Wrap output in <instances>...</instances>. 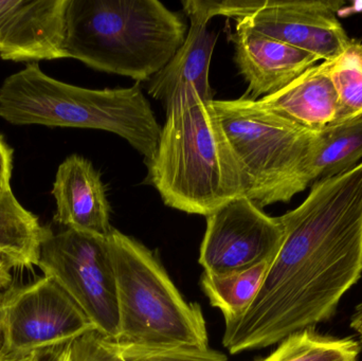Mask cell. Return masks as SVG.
I'll return each mask as SVG.
<instances>
[{"label":"cell","instance_id":"1","mask_svg":"<svg viewBox=\"0 0 362 361\" xmlns=\"http://www.w3.org/2000/svg\"><path fill=\"white\" fill-rule=\"evenodd\" d=\"M284 241L244 316L225 324L230 354L265 349L335 316L362 276V162L313 184L280 216Z\"/></svg>","mask_w":362,"mask_h":361},{"label":"cell","instance_id":"2","mask_svg":"<svg viewBox=\"0 0 362 361\" xmlns=\"http://www.w3.org/2000/svg\"><path fill=\"white\" fill-rule=\"evenodd\" d=\"M158 148L148 163V179L168 207L209 216L246 196V184L212 101L194 89L168 105Z\"/></svg>","mask_w":362,"mask_h":361},{"label":"cell","instance_id":"3","mask_svg":"<svg viewBox=\"0 0 362 361\" xmlns=\"http://www.w3.org/2000/svg\"><path fill=\"white\" fill-rule=\"evenodd\" d=\"M185 37L182 17L158 0H68L66 59L99 71L150 80Z\"/></svg>","mask_w":362,"mask_h":361},{"label":"cell","instance_id":"4","mask_svg":"<svg viewBox=\"0 0 362 361\" xmlns=\"http://www.w3.org/2000/svg\"><path fill=\"white\" fill-rule=\"evenodd\" d=\"M0 117L14 125L101 129L127 140L146 165L161 129L139 84L129 88H83L47 76L37 63L11 74L0 86Z\"/></svg>","mask_w":362,"mask_h":361},{"label":"cell","instance_id":"5","mask_svg":"<svg viewBox=\"0 0 362 361\" xmlns=\"http://www.w3.org/2000/svg\"><path fill=\"white\" fill-rule=\"evenodd\" d=\"M107 243L116 278L118 341L148 347L208 349L202 307L183 298L158 256L115 228Z\"/></svg>","mask_w":362,"mask_h":361},{"label":"cell","instance_id":"6","mask_svg":"<svg viewBox=\"0 0 362 361\" xmlns=\"http://www.w3.org/2000/svg\"><path fill=\"white\" fill-rule=\"evenodd\" d=\"M246 184V197L259 208L288 203L303 192L314 133L261 107L247 97L213 100Z\"/></svg>","mask_w":362,"mask_h":361},{"label":"cell","instance_id":"7","mask_svg":"<svg viewBox=\"0 0 362 361\" xmlns=\"http://www.w3.org/2000/svg\"><path fill=\"white\" fill-rule=\"evenodd\" d=\"M37 266L74 299L98 333L118 341V298L107 237L74 229L59 233L49 229Z\"/></svg>","mask_w":362,"mask_h":361},{"label":"cell","instance_id":"8","mask_svg":"<svg viewBox=\"0 0 362 361\" xmlns=\"http://www.w3.org/2000/svg\"><path fill=\"white\" fill-rule=\"evenodd\" d=\"M95 330V324L53 278L2 295L1 352L23 354L67 345Z\"/></svg>","mask_w":362,"mask_h":361},{"label":"cell","instance_id":"9","mask_svg":"<svg viewBox=\"0 0 362 361\" xmlns=\"http://www.w3.org/2000/svg\"><path fill=\"white\" fill-rule=\"evenodd\" d=\"M284 241L280 218H272L246 196L206 216L198 262L206 273L223 276L274 262Z\"/></svg>","mask_w":362,"mask_h":361},{"label":"cell","instance_id":"10","mask_svg":"<svg viewBox=\"0 0 362 361\" xmlns=\"http://www.w3.org/2000/svg\"><path fill=\"white\" fill-rule=\"evenodd\" d=\"M344 4L329 0H267L261 10L242 20L259 33L323 61H331L351 40L337 17Z\"/></svg>","mask_w":362,"mask_h":361},{"label":"cell","instance_id":"11","mask_svg":"<svg viewBox=\"0 0 362 361\" xmlns=\"http://www.w3.org/2000/svg\"><path fill=\"white\" fill-rule=\"evenodd\" d=\"M68 0H0V57L4 61L66 59Z\"/></svg>","mask_w":362,"mask_h":361},{"label":"cell","instance_id":"12","mask_svg":"<svg viewBox=\"0 0 362 361\" xmlns=\"http://www.w3.org/2000/svg\"><path fill=\"white\" fill-rule=\"evenodd\" d=\"M238 71L248 84V99L278 93L321 59L312 53L259 33L242 19L232 34Z\"/></svg>","mask_w":362,"mask_h":361},{"label":"cell","instance_id":"13","mask_svg":"<svg viewBox=\"0 0 362 361\" xmlns=\"http://www.w3.org/2000/svg\"><path fill=\"white\" fill-rule=\"evenodd\" d=\"M52 195L54 222L66 229L107 237L112 231L110 206L99 172L80 155L66 158L57 169Z\"/></svg>","mask_w":362,"mask_h":361},{"label":"cell","instance_id":"14","mask_svg":"<svg viewBox=\"0 0 362 361\" xmlns=\"http://www.w3.org/2000/svg\"><path fill=\"white\" fill-rule=\"evenodd\" d=\"M257 103L310 133H320L339 122V100L323 61Z\"/></svg>","mask_w":362,"mask_h":361},{"label":"cell","instance_id":"15","mask_svg":"<svg viewBox=\"0 0 362 361\" xmlns=\"http://www.w3.org/2000/svg\"><path fill=\"white\" fill-rule=\"evenodd\" d=\"M189 32L171 61L151 78L148 95L168 105L178 93L194 89L206 101H213L209 83L211 57L216 33L209 31L208 21L189 15Z\"/></svg>","mask_w":362,"mask_h":361},{"label":"cell","instance_id":"16","mask_svg":"<svg viewBox=\"0 0 362 361\" xmlns=\"http://www.w3.org/2000/svg\"><path fill=\"white\" fill-rule=\"evenodd\" d=\"M67 361H228L210 349L156 348L107 338L97 331L68 343Z\"/></svg>","mask_w":362,"mask_h":361},{"label":"cell","instance_id":"17","mask_svg":"<svg viewBox=\"0 0 362 361\" xmlns=\"http://www.w3.org/2000/svg\"><path fill=\"white\" fill-rule=\"evenodd\" d=\"M28 211L11 188L0 190V261L12 268L37 266L40 246L49 231Z\"/></svg>","mask_w":362,"mask_h":361},{"label":"cell","instance_id":"18","mask_svg":"<svg viewBox=\"0 0 362 361\" xmlns=\"http://www.w3.org/2000/svg\"><path fill=\"white\" fill-rule=\"evenodd\" d=\"M362 158V119L338 123L315 134L308 158V179L321 182L356 167Z\"/></svg>","mask_w":362,"mask_h":361},{"label":"cell","instance_id":"19","mask_svg":"<svg viewBox=\"0 0 362 361\" xmlns=\"http://www.w3.org/2000/svg\"><path fill=\"white\" fill-rule=\"evenodd\" d=\"M272 263L240 273L217 276L204 271L200 286L213 307L223 314L225 324L240 319L255 302Z\"/></svg>","mask_w":362,"mask_h":361},{"label":"cell","instance_id":"20","mask_svg":"<svg viewBox=\"0 0 362 361\" xmlns=\"http://www.w3.org/2000/svg\"><path fill=\"white\" fill-rule=\"evenodd\" d=\"M361 352V345L354 338L325 336L308 329L287 337L259 361H357Z\"/></svg>","mask_w":362,"mask_h":361},{"label":"cell","instance_id":"21","mask_svg":"<svg viewBox=\"0 0 362 361\" xmlns=\"http://www.w3.org/2000/svg\"><path fill=\"white\" fill-rule=\"evenodd\" d=\"M323 63L339 100L338 123L362 119V42L351 40L335 59Z\"/></svg>","mask_w":362,"mask_h":361},{"label":"cell","instance_id":"22","mask_svg":"<svg viewBox=\"0 0 362 361\" xmlns=\"http://www.w3.org/2000/svg\"><path fill=\"white\" fill-rule=\"evenodd\" d=\"M267 0H183V10L187 16L194 15L206 21L215 16L245 18L261 10Z\"/></svg>","mask_w":362,"mask_h":361},{"label":"cell","instance_id":"23","mask_svg":"<svg viewBox=\"0 0 362 361\" xmlns=\"http://www.w3.org/2000/svg\"><path fill=\"white\" fill-rule=\"evenodd\" d=\"M13 150L0 136V190L11 188Z\"/></svg>","mask_w":362,"mask_h":361},{"label":"cell","instance_id":"24","mask_svg":"<svg viewBox=\"0 0 362 361\" xmlns=\"http://www.w3.org/2000/svg\"><path fill=\"white\" fill-rule=\"evenodd\" d=\"M68 360V343L67 345H57V347L49 348L42 350L38 353L36 361H67Z\"/></svg>","mask_w":362,"mask_h":361},{"label":"cell","instance_id":"25","mask_svg":"<svg viewBox=\"0 0 362 361\" xmlns=\"http://www.w3.org/2000/svg\"><path fill=\"white\" fill-rule=\"evenodd\" d=\"M40 351L23 354H0V361H36Z\"/></svg>","mask_w":362,"mask_h":361},{"label":"cell","instance_id":"26","mask_svg":"<svg viewBox=\"0 0 362 361\" xmlns=\"http://www.w3.org/2000/svg\"><path fill=\"white\" fill-rule=\"evenodd\" d=\"M10 271V267L0 261V300L2 298V292L6 290L11 283Z\"/></svg>","mask_w":362,"mask_h":361},{"label":"cell","instance_id":"27","mask_svg":"<svg viewBox=\"0 0 362 361\" xmlns=\"http://www.w3.org/2000/svg\"><path fill=\"white\" fill-rule=\"evenodd\" d=\"M351 328L359 335L362 341V303L357 305L356 309H355L354 315L351 319Z\"/></svg>","mask_w":362,"mask_h":361},{"label":"cell","instance_id":"28","mask_svg":"<svg viewBox=\"0 0 362 361\" xmlns=\"http://www.w3.org/2000/svg\"><path fill=\"white\" fill-rule=\"evenodd\" d=\"M1 336V335H0ZM0 354H1V345H0Z\"/></svg>","mask_w":362,"mask_h":361}]
</instances>
